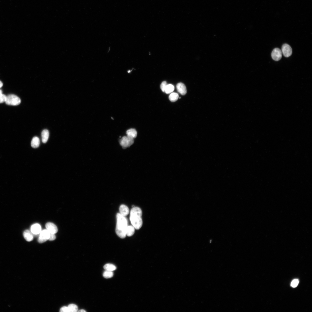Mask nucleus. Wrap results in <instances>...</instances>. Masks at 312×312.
<instances>
[{
  "instance_id": "1",
  "label": "nucleus",
  "mask_w": 312,
  "mask_h": 312,
  "mask_svg": "<svg viewBox=\"0 0 312 312\" xmlns=\"http://www.w3.org/2000/svg\"><path fill=\"white\" fill-rule=\"evenodd\" d=\"M117 223L116 232L117 235L120 238H124L126 236V230L128 226L127 219L118 213L116 216Z\"/></svg>"
},
{
  "instance_id": "2",
  "label": "nucleus",
  "mask_w": 312,
  "mask_h": 312,
  "mask_svg": "<svg viewBox=\"0 0 312 312\" xmlns=\"http://www.w3.org/2000/svg\"><path fill=\"white\" fill-rule=\"evenodd\" d=\"M142 211L138 207H134L131 211L130 219L132 226L136 230L140 229L142 226Z\"/></svg>"
},
{
  "instance_id": "3",
  "label": "nucleus",
  "mask_w": 312,
  "mask_h": 312,
  "mask_svg": "<svg viewBox=\"0 0 312 312\" xmlns=\"http://www.w3.org/2000/svg\"><path fill=\"white\" fill-rule=\"evenodd\" d=\"M5 102L8 105L16 106L19 105L21 102V100L17 95L11 94L7 96Z\"/></svg>"
},
{
  "instance_id": "4",
  "label": "nucleus",
  "mask_w": 312,
  "mask_h": 312,
  "mask_svg": "<svg viewBox=\"0 0 312 312\" xmlns=\"http://www.w3.org/2000/svg\"><path fill=\"white\" fill-rule=\"evenodd\" d=\"M134 142V139L128 136H123L120 140V144L124 148H126L130 147Z\"/></svg>"
},
{
  "instance_id": "5",
  "label": "nucleus",
  "mask_w": 312,
  "mask_h": 312,
  "mask_svg": "<svg viewBox=\"0 0 312 312\" xmlns=\"http://www.w3.org/2000/svg\"><path fill=\"white\" fill-rule=\"evenodd\" d=\"M50 233L47 230H45L41 231L38 239L39 243H43L49 240Z\"/></svg>"
},
{
  "instance_id": "6",
  "label": "nucleus",
  "mask_w": 312,
  "mask_h": 312,
  "mask_svg": "<svg viewBox=\"0 0 312 312\" xmlns=\"http://www.w3.org/2000/svg\"><path fill=\"white\" fill-rule=\"evenodd\" d=\"M282 50L284 56L286 57H288L292 54V49L288 44H283L282 47Z\"/></svg>"
},
{
  "instance_id": "7",
  "label": "nucleus",
  "mask_w": 312,
  "mask_h": 312,
  "mask_svg": "<svg viewBox=\"0 0 312 312\" xmlns=\"http://www.w3.org/2000/svg\"><path fill=\"white\" fill-rule=\"evenodd\" d=\"M282 56V53L280 49L277 48L273 50L272 53V57L274 60L278 61L281 59Z\"/></svg>"
},
{
  "instance_id": "8",
  "label": "nucleus",
  "mask_w": 312,
  "mask_h": 312,
  "mask_svg": "<svg viewBox=\"0 0 312 312\" xmlns=\"http://www.w3.org/2000/svg\"><path fill=\"white\" fill-rule=\"evenodd\" d=\"M46 227L47 230L50 233L55 234L58 231V229L56 225L52 223H48L46 224Z\"/></svg>"
},
{
  "instance_id": "9",
  "label": "nucleus",
  "mask_w": 312,
  "mask_h": 312,
  "mask_svg": "<svg viewBox=\"0 0 312 312\" xmlns=\"http://www.w3.org/2000/svg\"><path fill=\"white\" fill-rule=\"evenodd\" d=\"M30 230L33 234H40L42 231L41 227L38 224H35L31 226Z\"/></svg>"
},
{
  "instance_id": "10",
  "label": "nucleus",
  "mask_w": 312,
  "mask_h": 312,
  "mask_svg": "<svg viewBox=\"0 0 312 312\" xmlns=\"http://www.w3.org/2000/svg\"><path fill=\"white\" fill-rule=\"evenodd\" d=\"M178 91L182 95H185L187 93V89L185 85L182 83H178L176 86Z\"/></svg>"
},
{
  "instance_id": "11",
  "label": "nucleus",
  "mask_w": 312,
  "mask_h": 312,
  "mask_svg": "<svg viewBox=\"0 0 312 312\" xmlns=\"http://www.w3.org/2000/svg\"><path fill=\"white\" fill-rule=\"evenodd\" d=\"M119 211L120 214L124 217L127 216L129 213V207L124 205H122L120 206Z\"/></svg>"
},
{
  "instance_id": "12",
  "label": "nucleus",
  "mask_w": 312,
  "mask_h": 312,
  "mask_svg": "<svg viewBox=\"0 0 312 312\" xmlns=\"http://www.w3.org/2000/svg\"><path fill=\"white\" fill-rule=\"evenodd\" d=\"M33 234L31 231L26 230L24 233V237L25 240L28 242L32 241L33 239Z\"/></svg>"
},
{
  "instance_id": "13",
  "label": "nucleus",
  "mask_w": 312,
  "mask_h": 312,
  "mask_svg": "<svg viewBox=\"0 0 312 312\" xmlns=\"http://www.w3.org/2000/svg\"><path fill=\"white\" fill-rule=\"evenodd\" d=\"M49 136V132L47 130H44L41 133L42 139L43 143H45L48 141Z\"/></svg>"
},
{
  "instance_id": "14",
  "label": "nucleus",
  "mask_w": 312,
  "mask_h": 312,
  "mask_svg": "<svg viewBox=\"0 0 312 312\" xmlns=\"http://www.w3.org/2000/svg\"><path fill=\"white\" fill-rule=\"evenodd\" d=\"M40 144V141L39 138L36 136L34 137L32 139L31 142L32 147L34 148H38Z\"/></svg>"
},
{
  "instance_id": "15",
  "label": "nucleus",
  "mask_w": 312,
  "mask_h": 312,
  "mask_svg": "<svg viewBox=\"0 0 312 312\" xmlns=\"http://www.w3.org/2000/svg\"><path fill=\"white\" fill-rule=\"evenodd\" d=\"M127 136L134 139L137 135V132L135 129H131L128 130L127 132Z\"/></svg>"
},
{
  "instance_id": "16",
  "label": "nucleus",
  "mask_w": 312,
  "mask_h": 312,
  "mask_svg": "<svg viewBox=\"0 0 312 312\" xmlns=\"http://www.w3.org/2000/svg\"><path fill=\"white\" fill-rule=\"evenodd\" d=\"M135 233V228L133 226H128L126 230V235L128 236H133Z\"/></svg>"
},
{
  "instance_id": "17",
  "label": "nucleus",
  "mask_w": 312,
  "mask_h": 312,
  "mask_svg": "<svg viewBox=\"0 0 312 312\" xmlns=\"http://www.w3.org/2000/svg\"><path fill=\"white\" fill-rule=\"evenodd\" d=\"M103 268L105 270L112 272L116 270L117 268L115 265L111 264H105Z\"/></svg>"
},
{
  "instance_id": "18",
  "label": "nucleus",
  "mask_w": 312,
  "mask_h": 312,
  "mask_svg": "<svg viewBox=\"0 0 312 312\" xmlns=\"http://www.w3.org/2000/svg\"><path fill=\"white\" fill-rule=\"evenodd\" d=\"M179 98V96L178 93H171L169 96V99L172 102H174L176 101Z\"/></svg>"
},
{
  "instance_id": "19",
  "label": "nucleus",
  "mask_w": 312,
  "mask_h": 312,
  "mask_svg": "<svg viewBox=\"0 0 312 312\" xmlns=\"http://www.w3.org/2000/svg\"><path fill=\"white\" fill-rule=\"evenodd\" d=\"M175 87L172 84L168 85L166 88L165 92L166 94H169L172 93L174 91Z\"/></svg>"
},
{
  "instance_id": "20",
  "label": "nucleus",
  "mask_w": 312,
  "mask_h": 312,
  "mask_svg": "<svg viewBox=\"0 0 312 312\" xmlns=\"http://www.w3.org/2000/svg\"><path fill=\"white\" fill-rule=\"evenodd\" d=\"M69 312H76L78 310L77 306L74 304H71L68 306Z\"/></svg>"
},
{
  "instance_id": "21",
  "label": "nucleus",
  "mask_w": 312,
  "mask_h": 312,
  "mask_svg": "<svg viewBox=\"0 0 312 312\" xmlns=\"http://www.w3.org/2000/svg\"><path fill=\"white\" fill-rule=\"evenodd\" d=\"M113 275V272L106 270V271L104 272L103 276L104 278L106 279H109L112 278Z\"/></svg>"
},
{
  "instance_id": "22",
  "label": "nucleus",
  "mask_w": 312,
  "mask_h": 312,
  "mask_svg": "<svg viewBox=\"0 0 312 312\" xmlns=\"http://www.w3.org/2000/svg\"><path fill=\"white\" fill-rule=\"evenodd\" d=\"M7 96L3 94L2 91L0 89V103H3L5 102Z\"/></svg>"
},
{
  "instance_id": "23",
  "label": "nucleus",
  "mask_w": 312,
  "mask_h": 312,
  "mask_svg": "<svg viewBox=\"0 0 312 312\" xmlns=\"http://www.w3.org/2000/svg\"><path fill=\"white\" fill-rule=\"evenodd\" d=\"M167 82L165 81H163L160 86V89L163 92H165V89L167 85Z\"/></svg>"
},
{
  "instance_id": "24",
  "label": "nucleus",
  "mask_w": 312,
  "mask_h": 312,
  "mask_svg": "<svg viewBox=\"0 0 312 312\" xmlns=\"http://www.w3.org/2000/svg\"><path fill=\"white\" fill-rule=\"evenodd\" d=\"M299 282V281L298 280L295 279L291 282V286L293 287H295L298 286Z\"/></svg>"
},
{
  "instance_id": "25",
  "label": "nucleus",
  "mask_w": 312,
  "mask_h": 312,
  "mask_svg": "<svg viewBox=\"0 0 312 312\" xmlns=\"http://www.w3.org/2000/svg\"><path fill=\"white\" fill-rule=\"evenodd\" d=\"M60 312H69L68 307L66 306L62 307L60 309Z\"/></svg>"
},
{
  "instance_id": "26",
  "label": "nucleus",
  "mask_w": 312,
  "mask_h": 312,
  "mask_svg": "<svg viewBox=\"0 0 312 312\" xmlns=\"http://www.w3.org/2000/svg\"><path fill=\"white\" fill-rule=\"evenodd\" d=\"M56 238V236L55 234L50 233V237L48 240L50 241H52L55 240Z\"/></svg>"
},
{
  "instance_id": "27",
  "label": "nucleus",
  "mask_w": 312,
  "mask_h": 312,
  "mask_svg": "<svg viewBox=\"0 0 312 312\" xmlns=\"http://www.w3.org/2000/svg\"><path fill=\"white\" fill-rule=\"evenodd\" d=\"M3 82L1 81H0V88H1L3 86Z\"/></svg>"
},
{
  "instance_id": "28",
  "label": "nucleus",
  "mask_w": 312,
  "mask_h": 312,
  "mask_svg": "<svg viewBox=\"0 0 312 312\" xmlns=\"http://www.w3.org/2000/svg\"><path fill=\"white\" fill-rule=\"evenodd\" d=\"M78 312H86V311L84 309H81L78 311Z\"/></svg>"
}]
</instances>
